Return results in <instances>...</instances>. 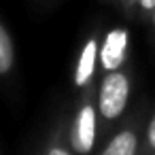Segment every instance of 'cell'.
I'll use <instances>...</instances> for the list:
<instances>
[{
	"label": "cell",
	"mask_w": 155,
	"mask_h": 155,
	"mask_svg": "<svg viewBox=\"0 0 155 155\" xmlns=\"http://www.w3.org/2000/svg\"><path fill=\"white\" fill-rule=\"evenodd\" d=\"M13 60H15V53H13L11 36H9V32L5 30V26L0 24V74H5L7 70H11Z\"/></svg>",
	"instance_id": "cell-6"
},
{
	"label": "cell",
	"mask_w": 155,
	"mask_h": 155,
	"mask_svg": "<svg viewBox=\"0 0 155 155\" xmlns=\"http://www.w3.org/2000/svg\"><path fill=\"white\" fill-rule=\"evenodd\" d=\"M96 53H98V45L96 41H89L81 53V60H79V66H77V85H85L94 72V64H96Z\"/></svg>",
	"instance_id": "cell-4"
},
{
	"label": "cell",
	"mask_w": 155,
	"mask_h": 155,
	"mask_svg": "<svg viewBox=\"0 0 155 155\" xmlns=\"http://www.w3.org/2000/svg\"><path fill=\"white\" fill-rule=\"evenodd\" d=\"M49 155H70V153H66L64 149H51V151H49Z\"/></svg>",
	"instance_id": "cell-9"
},
{
	"label": "cell",
	"mask_w": 155,
	"mask_h": 155,
	"mask_svg": "<svg viewBox=\"0 0 155 155\" xmlns=\"http://www.w3.org/2000/svg\"><path fill=\"white\" fill-rule=\"evenodd\" d=\"M94 138H96V113L87 104V106L81 108V113L77 117L74 132H72V147H74V151H79V153L91 151Z\"/></svg>",
	"instance_id": "cell-2"
},
{
	"label": "cell",
	"mask_w": 155,
	"mask_h": 155,
	"mask_svg": "<svg viewBox=\"0 0 155 155\" xmlns=\"http://www.w3.org/2000/svg\"><path fill=\"white\" fill-rule=\"evenodd\" d=\"M140 5H142V9L153 11V9H155V0H140Z\"/></svg>",
	"instance_id": "cell-8"
},
{
	"label": "cell",
	"mask_w": 155,
	"mask_h": 155,
	"mask_svg": "<svg viewBox=\"0 0 155 155\" xmlns=\"http://www.w3.org/2000/svg\"><path fill=\"white\" fill-rule=\"evenodd\" d=\"M134 153H136V136L132 132H121L108 142L102 155H134Z\"/></svg>",
	"instance_id": "cell-5"
},
{
	"label": "cell",
	"mask_w": 155,
	"mask_h": 155,
	"mask_svg": "<svg viewBox=\"0 0 155 155\" xmlns=\"http://www.w3.org/2000/svg\"><path fill=\"white\" fill-rule=\"evenodd\" d=\"M127 45V32L125 30H113L106 36V43L102 47V66L106 70H115L121 66Z\"/></svg>",
	"instance_id": "cell-3"
},
{
	"label": "cell",
	"mask_w": 155,
	"mask_h": 155,
	"mask_svg": "<svg viewBox=\"0 0 155 155\" xmlns=\"http://www.w3.org/2000/svg\"><path fill=\"white\" fill-rule=\"evenodd\" d=\"M149 142H151V147L155 149V117L151 119V125H149Z\"/></svg>",
	"instance_id": "cell-7"
},
{
	"label": "cell",
	"mask_w": 155,
	"mask_h": 155,
	"mask_svg": "<svg viewBox=\"0 0 155 155\" xmlns=\"http://www.w3.org/2000/svg\"><path fill=\"white\" fill-rule=\"evenodd\" d=\"M153 24H155V9H153Z\"/></svg>",
	"instance_id": "cell-10"
},
{
	"label": "cell",
	"mask_w": 155,
	"mask_h": 155,
	"mask_svg": "<svg viewBox=\"0 0 155 155\" xmlns=\"http://www.w3.org/2000/svg\"><path fill=\"white\" fill-rule=\"evenodd\" d=\"M127 79L119 72H113L104 79L100 87V110L106 119H115L123 113L125 102H127Z\"/></svg>",
	"instance_id": "cell-1"
}]
</instances>
